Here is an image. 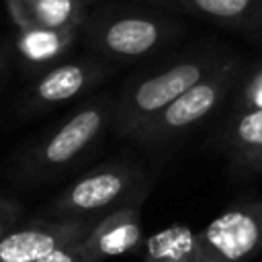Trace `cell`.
Segmentation results:
<instances>
[{"instance_id":"obj_2","label":"cell","mask_w":262,"mask_h":262,"mask_svg":"<svg viewBox=\"0 0 262 262\" xmlns=\"http://www.w3.org/2000/svg\"><path fill=\"white\" fill-rule=\"evenodd\" d=\"M145 174L135 162H113L98 166L72 182L49 205L47 215L59 219H100L143 199Z\"/></svg>"},{"instance_id":"obj_12","label":"cell","mask_w":262,"mask_h":262,"mask_svg":"<svg viewBox=\"0 0 262 262\" xmlns=\"http://www.w3.org/2000/svg\"><path fill=\"white\" fill-rule=\"evenodd\" d=\"M76 29H18L16 49L33 66H45L61 57L76 41Z\"/></svg>"},{"instance_id":"obj_1","label":"cell","mask_w":262,"mask_h":262,"mask_svg":"<svg viewBox=\"0 0 262 262\" xmlns=\"http://www.w3.org/2000/svg\"><path fill=\"white\" fill-rule=\"evenodd\" d=\"M221 61L223 57L211 53L190 55L127 86L113 104V129L123 137L135 139L160 111L203 80Z\"/></svg>"},{"instance_id":"obj_6","label":"cell","mask_w":262,"mask_h":262,"mask_svg":"<svg viewBox=\"0 0 262 262\" xmlns=\"http://www.w3.org/2000/svg\"><path fill=\"white\" fill-rule=\"evenodd\" d=\"M174 23L147 16V14H117L98 18L88 29V43L102 55L115 59H137L160 45L172 35Z\"/></svg>"},{"instance_id":"obj_10","label":"cell","mask_w":262,"mask_h":262,"mask_svg":"<svg viewBox=\"0 0 262 262\" xmlns=\"http://www.w3.org/2000/svg\"><path fill=\"white\" fill-rule=\"evenodd\" d=\"M16 29H80L86 0H4Z\"/></svg>"},{"instance_id":"obj_9","label":"cell","mask_w":262,"mask_h":262,"mask_svg":"<svg viewBox=\"0 0 262 262\" xmlns=\"http://www.w3.org/2000/svg\"><path fill=\"white\" fill-rule=\"evenodd\" d=\"M143 242V225L139 203L119 207L102 215L92 231L82 239V244L96 256L100 262L104 258L123 256L135 252Z\"/></svg>"},{"instance_id":"obj_7","label":"cell","mask_w":262,"mask_h":262,"mask_svg":"<svg viewBox=\"0 0 262 262\" xmlns=\"http://www.w3.org/2000/svg\"><path fill=\"white\" fill-rule=\"evenodd\" d=\"M98 219H33L0 237V262H37L61 246L84 239Z\"/></svg>"},{"instance_id":"obj_8","label":"cell","mask_w":262,"mask_h":262,"mask_svg":"<svg viewBox=\"0 0 262 262\" xmlns=\"http://www.w3.org/2000/svg\"><path fill=\"white\" fill-rule=\"evenodd\" d=\"M106 76V66L94 59H80L55 66L43 74L27 96V108L39 111L86 92Z\"/></svg>"},{"instance_id":"obj_15","label":"cell","mask_w":262,"mask_h":262,"mask_svg":"<svg viewBox=\"0 0 262 262\" xmlns=\"http://www.w3.org/2000/svg\"><path fill=\"white\" fill-rule=\"evenodd\" d=\"M239 111H262V61L254 68L242 88Z\"/></svg>"},{"instance_id":"obj_11","label":"cell","mask_w":262,"mask_h":262,"mask_svg":"<svg viewBox=\"0 0 262 262\" xmlns=\"http://www.w3.org/2000/svg\"><path fill=\"white\" fill-rule=\"evenodd\" d=\"M227 158L235 176L262 172V111H239L227 133Z\"/></svg>"},{"instance_id":"obj_17","label":"cell","mask_w":262,"mask_h":262,"mask_svg":"<svg viewBox=\"0 0 262 262\" xmlns=\"http://www.w3.org/2000/svg\"><path fill=\"white\" fill-rule=\"evenodd\" d=\"M18 217H20V205L14 199L0 196V237L14 227Z\"/></svg>"},{"instance_id":"obj_5","label":"cell","mask_w":262,"mask_h":262,"mask_svg":"<svg viewBox=\"0 0 262 262\" xmlns=\"http://www.w3.org/2000/svg\"><path fill=\"white\" fill-rule=\"evenodd\" d=\"M113 104L115 100L111 98H98L78 108L31 151L27 162L29 172L35 176L53 174L61 166L78 160L113 121Z\"/></svg>"},{"instance_id":"obj_13","label":"cell","mask_w":262,"mask_h":262,"mask_svg":"<svg viewBox=\"0 0 262 262\" xmlns=\"http://www.w3.org/2000/svg\"><path fill=\"white\" fill-rule=\"evenodd\" d=\"M141 262H196V231L184 223H172L145 239Z\"/></svg>"},{"instance_id":"obj_3","label":"cell","mask_w":262,"mask_h":262,"mask_svg":"<svg viewBox=\"0 0 262 262\" xmlns=\"http://www.w3.org/2000/svg\"><path fill=\"white\" fill-rule=\"evenodd\" d=\"M239 59L225 57L213 72L182 92L174 102L160 111L135 137L143 145H162L205 121L227 96L237 80Z\"/></svg>"},{"instance_id":"obj_4","label":"cell","mask_w":262,"mask_h":262,"mask_svg":"<svg viewBox=\"0 0 262 262\" xmlns=\"http://www.w3.org/2000/svg\"><path fill=\"white\" fill-rule=\"evenodd\" d=\"M262 252V196L231 205L196 231V262H248Z\"/></svg>"},{"instance_id":"obj_14","label":"cell","mask_w":262,"mask_h":262,"mask_svg":"<svg viewBox=\"0 0 262 262\" xmlns=\"http://www.w3.org/2000/svg\"><path fill=\"white\" fill-rule=\"evenodd\" d=\"M182 6L188 12L219 20L244 25L258 16L262 10V0H164Z\"/></svg>"},{"instance_id":"obj_16","label":"cell","mask_w":262,"mask_h":262,"mask_svg":"<svg viewBox=\"0 0 262 262\" xmlns=\"http://www.w3.org/2000/svg\"><path fill=\"white\" fill-rule=\"evenodd\" d=\"M37 262H100V260L96 256H92L90 250L80 239L76 244H68V246L57 248L55 252L47 254L45 258H41Z\"/></svg>"},{"instance_id":"obj_18","label":"cell","mask_w":262,"mask_h":262,"mask_svg":"<svg viewBox=\"0 0 262 262\" xmlns=\"http://www.w3.org/2000/svg\"><path fill=\"white\" fill-rule=\"evenodd\" d=\"M86 2H88V0H86Z\"/></svg>"}]
</instances>
